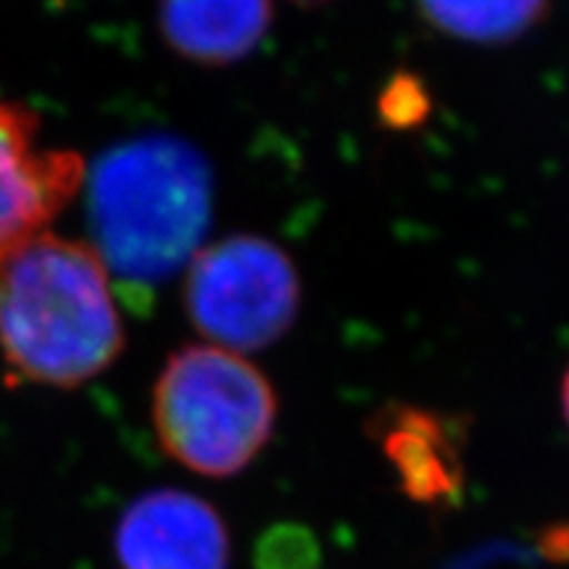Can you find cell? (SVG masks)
<instances>
[{"instance_id": "1", "label": "cell", "mask_w": 569, "mask_h": 569, "mask_svg": "<svg viewBox=\"0 0 569 569\" xmlns=\"http://www.w3.org/2000/svg\"><path fill=\"white\" fill-rule=\"evenodd\" d=\"M122 348L117 290L88 240L46 230L0 253V356L17 380L80 388Z\"/></svg>"}, {"instance_id": "2", "label": "cell", "mask_w": 569, "mask_h": 569, "mask_svg": "<svg viewBox=\"0 0 569 569\" xmlns=\"http://www.w3.org/2000/svg\"><path fill=\"white\" fill-rule=\"evenodd\" d=\"M88 222L113 282L151 288L203 248L211 224V169L177 134H142L106 151L84 174Z\"/></svg>"}, {"instance_id": "3", "label": "cell", "mask_w": 569, "mask_h": 569, "mask_svg": "<svg viewBox=\"0 0 569 569\" xmlns=\"http://www.w3.org/2000/svg\"><path fill=\"white\" fill-rule=\"evenodd\" d=\"M269 377L243 353L190 343L163 361L151 396L156 438L201 478H232L264 451L277 425Z\"/></svg>"}, {"instance_id": "4", "label": "cell", "mask_w": 569, "mask_h": 569, "mask_svg": "<svg viewBox=\"0 0 569 569\" xmlns=\"http://www.w3.org/2000/svg\"><path fill=\"white\" fill-rule=\"evenodd\" d=\"M184 309L209 346L264 351L301 311V274L288 251L261 234H227L184 267Z\"/></svg>"}, {"instance_id": "5", "label": "cell", "mask_w": 569, "mask_h": 569, "mask_svg": "<svg viewBox=\"0 0 569 569\" xmlns=\"http://www.w3.org/2000/svg\"><path fill=\"white\" fill-rule=\"evenodd\" d=\"M84 174L80 153L46 146L40 119L0 96V253L51 230L82 190Z\"/></svg>"}, {"instance_id": "6", "label": "cell", "mask_w": 569, "mask_h": 569, "mask_svg": "<svg viewBox=\"0 0 569 569\" xmlns=\"http://www.w3.org/2000/svg\"><path fill=\"white\" fill-rule=\"evenodd\" d=\"M113 551L122 569H227L230 536L206 498L156 488L119 517Z\"/></svg>"}, {"instance_id": "7", "label": "cell", "mask_w": 569, "mask_h": 569, "mask_svg": "<svg viewBox=\"0 0 569 569\" xmlns=\"http://www.w3.org/2000/svg\"><path fill=\"white\" fill-rule=\"evenodd\" d=\"M272 24V0H159L167 46L201 67H230L251 56Z\"/></svg>"}, {"instance_id": "8", "label": "cell", "mask_w": 569, "mask_h": 569, "mask_svg": "<svg viewBox=\"0 0 569 569\" xmlns=\"http://www.w3.org/2000/svg\"><path fill=\"white\" fill-rule=\"evenodd\" d=\"M380 443L398 482L419 503L451 501L461 490V457L457 438L443 419L430 411L398 407L382 419Z\"/></svg>"}, {"instance_id": "9", "label": "cell", "mask_w": 569, "mask_h": 569, "mask_svg": "<svg viewBox=\"0 0 569 569\" xmlns=\"http://www.w3.org/2000/svg\"><path fill=\"white\" fill-rule=\"evenodd\" d=\"M425 21L446 38L503 46L546 17L549 0H417Z\"/></svg>"}, {"instance_id": "10", "label": "cell", "mask_w": 569, "mask_h": 569, "mask_svg": "<svg viewBox=\"0 0 569 569\" xmlns=\"http://www.w3.org/2000/svg\"><path fill=\"white\" fill-rule=\"evenodd\" d=\"M377 111H380V122L390 130H411L422 124L430 113V96L417 77L401 71L382 88Z\"/></svg>"}, {"instance_id": "11", "label": "cell", "mask_w": 569, "mask_h": 569, "mask_svg": "<svg viewBox=\"0 0 569 569\" xmlns=\"http://www.w3.org/2000/svg\"><path fill=\"white\" fill-rule=\"evenodd\" d=\"M301 532H274L272 543L267 546L264 569H309L315 549L311 543L301 546Z\"/></svg>"}, {"instance_id": "12", "label": "cell", "mask_w": 569, "mask_h": 569, "mask_svg": "<svg viewBox=\"0 0 569 569\" xmlns=\"http://www.w3.org/2000/svg\"><path fill=\"white\" fill-rule=\"evenodd\" d=\"M561 411H565V419L569 427V369H567L565 380H561Z\"/></svg>"}, {"instance_id": "13", "label": "cell", "mask_w": 569, "mask_h": 569, "mask_svg": "<svg viewBox=\"0 0 569 569\" xmlns=\"http://www.w3.org/2000/svg\"><path fill=\"white\" fill-rule=\"evenodd\" d=\"M296 3H325V0H296Z\"/></svg>"}]
</instances>
